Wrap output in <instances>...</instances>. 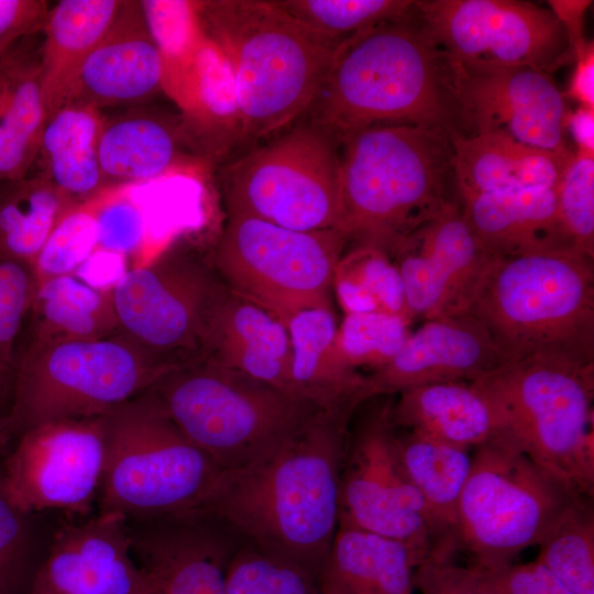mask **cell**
Masks as SVG:
<instances>
[{"instance_id":"obj_11","label":"cell","mask_w":594,"mask_h":594,"mask_svg":"<svg viewBox=\"0 0 594 594\" xmlns=\"http://www.w3.org/2000/svg\"><path fill=\"white\" fill-rule=\"evenodd\" d=\"M346 244L338 229L296 231L228 213L211 263L231 292L287 327L304 310L332 309L333 275Z\"/></svg>"},{"instance_id":"obj_5","label":"cell","mask_w":594,"mask_h":594,"mask_svg":"<svg viewBox=\"0 0 594 594\" xmlns=\"http://www.w3.org/2000/svg\"><path fill=\"white\" fill-rule=\"evenodd\" d=\"M466 314L505 362L594 364V260L571 252L499 257Z\"/></svg>"},{"instance_id":"obj_18","label":"cell","mask_w":594,"mask_h":594,"mask_svg":"<svg viewBox=\"0 0 594 594\" xmlns=\"http://www.w3.org/2000/svg\"><path fill=\"white\" fill-rule=\"evenodd\" d=\"M391 258L413 319L427 321L466 314L499 257L480 241L452 199L410 232Z\"/></svg>"},{"instance_id":"obj_47","label":"cell","mask_w":594,"mask_h":594,"mask_svg":"<svg viewBox=\"0 0 594 594\" xmlns=\"http://www.w3.org/2000/svg\"><path fill=\"white\" fill-rule=\"evenodd\" d=\"M414 586L420 594H491L477 569L459 565L452 557L427 558L415 569Z\"/></svg>"},{"instance_id":"obj_36","label":"cell","mask_w":594,"mask_h":594,"mask_svg":"<svg viewBox=\"0 0 594 594\" xmlns=\"http://www.w3.org/2000/svg\"><path fill=\"white\" fill-rule=\"evenodd\" d=\"M332 287L345 315L386 314L414 320L398 270L378 249L358 245L343 254Z\"/></svg>"},{"instance_id":"obj_40","label":"cell","mask_w":594,"mask_h":594,"mask_svg":"<svg viewBox=\"0 0 594 594\" xmlns=\"http://www.w3.org/2000/svg\"><path fill=\"white\" fill-rule=\"evenodd\" d=\"M226 594H322L304 570L244 543L227 571Z\"/></svg>"},{"instance_id":"obj_49","label":"cell","mask_w":594,"mask_h":594,"mask_svg":"<svg viewBox=\"0 0 594 594\" xmlns=\"http://www.w3.org/2000/svg\"><path fill=\"white\" fill-rule=\"evenodd\" d=\"M47 13L44 0H0V58L20 40L42 31Z\"/></svg>"},{"instance_id":"obj_22","label":"cell","mask_w":594,"mask_h":594,"mask_svg":"<svg viewBox=\"0 0 594 594\" xmlns=\"http://www.w3.org/2000/svg\"><path fill=\"white\" fill-rule=\"evenodd\" d=\"M165 61L153 41L140 2L81 64L67 102L99 110L139 105L162 89Z\"/></svg>"},{"instance_id":"obj_1","label":"cell","mask_w":594,"mask_h":594,"mask_svg":"<svg viewBox=\"0 0 594 594\" xmlns=\"http://www.w3.org/2000/svg\"><path fill=\"white\" fill-rule=\"evenodd\" d=\"M359 409H322L252 462L221 470L201 512L318 580L339 525L341 471Z\"/></svg>"},{"instance_id":"obj_52","label":"cell","mask_w":594,"mask_h":594,"mask_svg":"<svg viewBox=\"0 0 594 594\" xmlns=\"http://www.w3.org/2000/svg\"><path fill=\"white\" fill-rule=\"evenodd\" d=\"M565 128L578 145L576 152L594 154V109L581 106L574 112L566 113Z\"/></svg>"},{"instance_id":"obj_17","label":"cell","mask_w":594,"mask_h":594,"mask_svg":"<svg viewBox=\"0 0 594 594\" xmlns=\"http://www.w3.org/2000/svg\"><path fill=\"white\" fill-rule=\"evenodd\" d=\"M447 55V54H446ZM464 136L497 132L563 156L564 96L551 74L529 66L464 63L447 55Z\"/></svg>"},{"instance_id":"obj_29","label":"cell","mask_w":594,"mask_h":594,"mask_svg":"<svg viewBox=\"0 0 594 594\" xmlns=\"http://www.w3.org/2000/svg\"><path fill=\"white\" fill-rule=\"evenodd\" d=\"M47 120L40 53L18 43L0 58V184L29 175Z\"/></svg>"},{"instance_id":"obj_14","label":"cell","mask_w":594,"mask_h":594,"mask_svg":"<svg viewBox=\"0 0 594 594\" xmlns=\"http://www.w3.org/2000/svg\"><path fill=\"white\" fill-rule=\"evenodd\" d=\"M350 430L339 494V525L404 543L416 566L442 554L435 525L396 450L393 402L376 403Z\"/></svg>"},{"instance_id":"obj_46","label":"cell","mask_w":594,"mask_h":594,"mask_svg":"<svg viewBox=\"0 0 594 594\" xmlns=\"http://www.w3.org/2000/svg\"><path fill=\"white\" fill-rule=\"evenodd\" d=\"M196 96L199 106L210 114L238 128V108L233 73L220 50L208 38L199 44L193 59Z\"/></svg>"},{"instance_id":"obj_39","label":"cell","mask_w":594,"mask_h":594,"mask_svg":"<svg viewBox=\"0 0 594 594\" xmlns=\"http://www.w3.org/2000/svg\"><path fill=\"white\" fill-rule=\"evenodd\" d=\"M561 230L571 250L594 260V154L576 152L557 186Z\"/></svg>"},{"instance_id":"obj_12","label":"cell","mask_w":594,"mask_h":594,"mask_svg":"<svg viewBox=\"0 0 594 594\" xmlns=\"http://www.w3.org/2000/svg\"><path fill=\"white\" fill-rule=\"evenodd\" d=\"M228 213L296 231L338 229L340 142L307 120L223 170Z\"/></svg>"},{"instance_id":"obj_19","label":"cell","mask_w":594,"mask_h":594,"mask_svg":"<svg viewBox=\"0 0 594 594\" xmlns=\"http://www.w3.org/2000/svg\"><path fill=\"white\" fill-rule=\"evenodd\" d=\"M139 594H226L230 561L245 543L206 513L128 521Z\"/></svg>"},{"instance_id":"obj_37","label":"cell","mask_w":594,"mask_h":594,"mask_svg":"<svg viewBox=\"0 0 594 594\" xmlns=\"http://www.w3.org/2000/svg\"><path fill=\"white\" fill-rule=\"evenodd\" d=\"M537 562L574 594H594L593 498L579 497L540 541Z\"/></svg>"},{"instance_id":"obj_48","label":"cell","mask_w":594,"mask_h":594,"mask_svg":"<svg viewBox=\"0 0 594 594\" xmlns=\"http://www.w3.org/2000/svg\"><path fill=\"white\" fill-rule=\"evenodd\" d=\"M477 570L491 594H574L536 560L494 571Z\"/></svg>"},{"instance_id":"obj_10","label":"cell","mask_w":594,"mask_h":594,"mask_svg":"<svg viewBox=\"0 0 594 594\" xmlns=\"http://www.w3.org/2000/svg\"><path fill=\"white\" fill-rule=\"evenodd\" d=\"M471 457L458 505L455 540L476 569L494 571L513 564L585 496L507 440L477 447Z\"/></svg>"},{"instance_id":"obj_43","label":"cell","mask_w":594,"mask_h":594,"mask_svg":"<svg viewBox=\"0 0 594 594\" xmlns=\"http://www.w3.org/2000/svg\"><path fill=\"white\" fill-rule=\"evenodd\" d=\"M37 282L33 266L0 255V370L14 374Z\"/></svg>"},{"instance_id":"obj_8","label":"cell","mask_w":594,"mask_h":594,"mask_svg":"<svg viewBox=\"0 0 594 594\" xmlns=\"http://www.w3.org/2000/svg\"><path fill=\"white\" fill-rule=\"evenodd\" d=\"M509 441L581 495H594V364L534 358L472 381Z\"/></svg>"},{"instance_id":"obj_26","label":"cell","mask_w":594,"mask_h":594,"mask_svg":"<svg viewBox=\"0 0 594 594\" xmlns=\"http://www.w3.org/2000/svg\"><path fill=\"white\" fill-rule=\"evenodd\" d=\"M134 1L62 0L48 9L40 48L48 117L66 103L87 56L116 29Z\"/></svg>"},{"instance_id":"obj_31","label":"cell","mask_w":594,"mask_h":594,"mask_svg":"<svg viewBox=\"0 0 594 594\" xmlns=\"http://www.w3.org/2000/svg\"><path fill=\"white\" fill-rule=\"evenodd\" d=\"M396 450L405 475L429 512L442 556L453 557L458 505L471 470L470 450L414 430L396 433Z\"/></svg>"},{"instance_id":"obj_32","label":"cell","mask_w":594,"mask_h":594,"mask_svg":"<svg viewBox=\"0 0 594 594\" xmlns=\"http://www.w3.org/2000/svg\"><path fill=\"white\" fill-rule=\"evenodd\" d=\"M176 124L154 112H130L106 120L98 154L107 186L151 180L183 172Z\"/></svg>"},{"instance_id":"obj_2","label":"cell","mask_w":594,"mask_h":594,"mask_svg":"<svg viewBox=\"0 0 594 594\" xmlns=\"http://www.w3.org/2000/svg\"><path fill=\"white\" fill-rule=\"evenodd\" d=\"M308 120L343 135L371 127L414 125L464 136L446 53L416 6L336 48Z\"/></svg>"},{"instance_id":"obj_50","label":"cell","mask_w":594,"mask_h":594,"mask_svg":"<svg viewBox=\"0 0 594 594\" xmlns=\"http://www.w3.org/2000/svg\"><path fill=\"white\" fill-rule=\"evenodd\" d=\"M574 69L566 95L582 107L594 109V44L587 41L573 54Z\"/></svg>"},{"instance_id":"obj_21","label":"cell","mask_w":594,"mask_h":594,"mask_svg":"<svg viewBox=\"0 0 594 594\" xmlns=\"http://www.w3.org/2000/svg\"><path fill=\"white\" fill-rule=\"evenodd\" d=\"M505 363L485 327L469 314L424 321L397 355L366 375L374 397L409 387L472 382Z\"/></svg>"},{"instance_id":"obj_15","label":"cell","mask_w":594,"mask_h":594,"mask_svg":"<svg viewBox=\"0 0 594 594\" xmlns=\"http://www.w3.org/2000/svg\"><path fill=\"white\" fill-rule=\"evenodd\" d=\"M415 6L433 42L459 62L552 74L571 61L565 30L549 8L518 0H422Z\"/></svg>"},{"instance_id":"obj_28","label":"cell","mask_w":594,"mask_h":594,"mask_svg":"<svg viewBox=\"0 0 594 594\" xmlns=\"http://www.w3.org/2000/svg\"><path fill=\"white\" fill-rule=\"evenodd\" d=\"M452 146L459 199L509 188H556L573 156L530 146L497 132L455 135Z\"/></svg>"},{"instance_id":"obj_41","label":"cell","mask_w":594,"mask_h":594,"mask_svg":"<svg viewBox=\"0 0 594 594\" xmlns=\"http://www.w3.org/2000/svg\"><path fill=\"white\" fill-rule=\"evenodd\" d=\"M409 324L400 317L386 314L345 315L338 340L352 367L367 366L375 371L402 350L411 333Z\"/></svg>"},{"instance_id":"obj_38","label":"cell","mask_w":594,"mask_h":594,"mask_svg":"<svg viewBox=\"0 0 594 594\" xmlns=\"http://www.w3.org/2000/svg\"><path fill=\"white\" fill-rule=\"evenodd\" d=\"M311 31L340 44L373 25L411 10L407 0H275Z\"/></svg>"},{"instance_id":"obj_44","label":"cell","mask_w":594,"mask_h":594,"mask_svg":"<svg viewBox=\"0 0 594 594\" xmlns=\"http://www.w3.org/2000/svg\"><path fill=\"white\" fill-rule=\"evenodd\" d=\"M146 28L164 61L193 59L201 43L197 2L140 1Z\"/></svg>"},{"instance_id":"obj_16","label":"cell","mask_w":594,"mask_h":594,"mask_svg":"<svg viewBox=\"0 0 594 594\" xmlns=\"http://www.w3.org/2000/svg\"><path fill=\"white\" fill-rule=\"evenodd\" d=\"M4 455L0 491L23 514L87 516L105 461L102 416L44 422L23 432Z\"/></svg>"},{"instance_id":"obj_4","label":"cell","mask_w":594,"mask_h":594,"mask_svg":"<svg viewBox=\"0 0 594 594\" xmlns=\"http://www.w3.org/2000/svg\"><path fill=\"white\" fill-rule=\"evenodd\" d=\"M339 230L354 246L389 257L399 243L448 201L452 138L414 125H380L340 140Z\"/></svg>"},{"instance_id":"obj_51","label":"cell","mask_w":594,"mask_h":594,"mask_svg":"<svg viewBox=\"0 0 594 594\" xmlns=\"http://www.w3.org/2000/svg\"><path fill=\"white\" fill-rule=\"evenodd\" d=\"M549 9L563 25L568 43L569 55L572 59L573 52L585 44L583 20L592 1L588 0H552L548 1Z\"/></svg>"},{"instance_id":"obj_27","label":"cell","mask_w":594,"mask_h":594,"mask_svg":"<svg viewBox=\"0 0 594 594\" xmlns=\"http://www.w3.org/2000/svg\"><path fill=\"white\" fill-rule=\"evenodd\" d=\"M392 405L396 428L418 431L468 450L503 439L491 399L472 382H439L409 387Z\"/></svg>"},{"instance_id":"obj_25","label":"cell","mask_w":594,"mask_h":594,"mask_svg":"<svg viewBox=\"0 0 594 594\" xmlns=\"http://www.w3.org/2000/svg\"><path fill=\"white\" fill-rule=\"evenodd\" d=\"M298 394L322 409L360 408L373 398L367 376L345 360L332 309L314 308L287 323Z\"/></svg>"},{"instance_id":"obj_33","label":"cell","mask_w":594,"mask_h":594,"mask_svg":"<svg viewBox=\"0 0 594 594\" xmlns=\"http://www.w3.org/2000/svg\"><path fill=\"white\" fill-rule=\"evenodd\" d=\"M103 123L101 110L67 102L48 117L45 125L38 154L41 173L79 202L107 187L98 154Z\"/></svg>"},{"instance_id":"obj_6","label":"cell","mask_w":594,"mask_h":594,"mask_svg":"<svg viewBox=\"0 0 594 594\" xmlns=\"http://www.w3.org/2000/svg\"><path fill=\"white\" fill-rule=\"evenodd\" d=\"M144 392L221 470L252 462L322 410L202 355L168 367Z\"/></svg>"},{"instance_id":"obj_35","label":"cell","mask_w":594,"mask_h":594,"mask_svg":"<svg viewBox=\"0 0 594 594\" xmlns=\"http://www.w3.org/2000/svg\"><path fill=\"white\" fill-rule=\"evenodd\" d=\"M79 204L43 173L0 184V255L34 268L52 231Z\"/></svg>"},{"instance_id":"obj_45","label":"cell","mask_w":594,"mask_h":594,"mask_svg":"<svg viewBox=\"0 0 594 594\" xmlns=\"http://www.w3.org/2000/svg\"><path fill=\"white\" fill-rule=\"evenodd\" d=\"M26 516L0 491V594H28L36 570L31 565Z\"/></svg>"},{"instance_id":"obj_34","label":"cell","mask_w":594,"mask_h":594,"mask_svg":"<svg viewBox=\"0 0 594 594\" xmlns=\"http://www.w3.org/2000/svg\"><path fill=\"white\" fill-rule=\"evenodd\" d=\"M29 320L28 341L96 340L120 331L112 288L94 287L76 274L40 283Z\"/></svg>"},{"instance_id":"obj_13","label":"cell","mask_w":594,"mask_h":594,"mask_svg":"<svg viewBox=\"0 0 594 594\" xmlns=\"http://www.w3.org/2000/svg\"><path fill=\"white\" fill-rule=\"evenodd\" d=\"M227 286L211 261L169 244L112 287L120 331L168 364L201 355Z\"/></svg>"},{"instance_id":"obj_20","label":"cell","mask_w":594,"mask_h":594,"mask_svg":"<svg viewBox=\"0 0 594 594\" xmlns=\"http://www.w3.org/2000/svg\"><path fill=\"white\" fill-rule=\"evenodd\" d=\"M140 585L127 518L98 512L55 534L28 594H139Z\"/></svg>"},{"instance_id":"obj_3","label":"cell","mask_w":594,"mask_h":594,"mask_svg":"<svg viewBox=\"0 0 594 594\" xmlns=\"http://www.w3.org/2000/svg\"><path fill=\"white\" fill-rule=\"evenodd\" d=\"M197 13L233 73L243 139L272 135L308 113L338 43L275 1L197 2Z\"/></svg>"},{"instance_id":"obj_30","label":"cell","mask_w":594,"mask_h":594,"mask_svg":"<svg viewBox=\"0 0 594 594\" xmlns=\"http://www.w3.org/2000/svg\"><path fill=\"white\" fill-rule=\"evenodd\" d=\"M415 569L400 541L338 526L318 584L322 594H413Z\"/></svg>"},{"instance_id":"obj_24","label":"cell","mask_w":594,"mask_h":594,"mask_svg":"<svg viewBox=\"0 0 594 594\" xmlns=\"http://www.w3.org/2000/svg\"><path fill=\"white\" fill-rule=\"evenodd\" d=\"M459 202L470 228L497 257L575 253L561 230L556 188H509L460 198Z\"/></svg>"},{"instance_id":"obj_9","label":"cell","mask_w":594,"mask_h":594,"mask_svg":"<svg viewBox=\"0 0 594 594\" xmlns=\"http://www.w3.org/2000/svg\"><path fill=\"white\" fill-rule=\"evenodd\" d=\"M170 366L121 331L96 340L26 341L14 371L10 442L44 422L101 417Z\"/></svg>"},{"instance_id":"obj_42","label":"cell","mask_w":594,"mask_h":594,"mask_svg":"<svg viewBox=\"0 0 594 594\" xmlns=\"http://www.w3.org/2000/svg\"><path fill=\"white\" fill-rule=\"evenodd\" d=\"M97 221L90 200L72 209L55 227L34 264L37 285L74 274L97 249Z\"/></svg>"},{"instance_id":"obj_7","label":"cell","mask_w":594,"mask_h":594,"mask_svg":"<svg viewBox=\"0 0 594 594\" xmlns=\"http://www.w3.org/2000/svg\"><path fill=\"white\" fill-rule=\"evenodd\" d=\"M99 512L128 521L201 513L221 469L143 392L102 416Z\"/></svg>"},{"instance_id":"obj_53","label":"cell","mask_w":594,"mask_h":594,"mask_svg":"<svg viewBox=\"0 0 594 594\" xmlns=\"http://www.w3.org/2000/svg\"><path fill=\"white\" fill-rule=\"evenodd\" d=\"M14 374L0 370V455L10 450V439L7 431L8 419L13 398Z\"/></svg>"},{"instance_id":"obj_23","label":"cell","mask_w":594,"mask_h":594,"mask_svg":"<svg viewBox=\"0 0 594 594\" xmlns=\"http://www.w3.org/2000/svg\"><path fill=\"white\" fill-rule=\"evenodd\" d=\"M201 355L300 396L292 376L293 351L287 328L229 288L212 316Z\"/></svg>"}]
</instances>
